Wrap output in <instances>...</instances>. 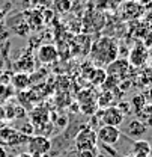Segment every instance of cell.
Returning a JSON list of instances; mask_svg holds the SVG:
<instances>
[{"label":"cell","instance_id":"cell-18","mask_svg":"<svg viewBox=\"0 0 152 157\" xmlns=\"http://www.w3.org/2000/svg\"><path fill=\"white\" fill-rule=\"evenodd\" d=\"M133 157H149V156H145V154H137V156H133Z\"/></svg>","mask_w":152,"mask_h":157},{"label":"cell","instance_id":"cell-9","mask_svg":"<svg viewBox=\"0 0 152 157\" xmlns=\"http://www.w3.org/2000/svg\"><path fill=\"white\" fill-rule=\"evenodd\" d=\"M57 50L54 45L51 44H45L42 47H39L38 50V59L41 63H53L57 59Z\"/></svg>","mask_w":152,"mask_h":157},{"label":"cell","instance_id":"cell-1","mask_svg":"<svg viewBox=\"0 0 152 157\" xmlns=\"http://www.w3.org/2000/svg\"><path fill=\"white\" fill-rule=\"evenodd\" d=\"M91 59L99 67H107L113 60L117 59L119 55V45L117 41L112 36H99L94 41L89 50Z\"/></svg>","mask_w":152,"mask_h":157},{"label":"cell","instance_id":"cell-20","mask_svg":"<svg viewBox=\"0 0 152 157\" xmlns=\"http://www.w3.org/2000/svg\"><path fill=\"white\" fill-rule=\"evenodd\" d=\"M128 157H133V156H128Z\"/></svg>","mask_w":152,"mask_h":157},{"label":"cell","instance_id":"cell-15","mask_svg":"<svg viewBox=\"0 0 152 157\" xmlns=\"http://www.w3.org/2000/svg\"><path fill=\"white\" fill-rule=\"evenodd\" d=\"M5 109H2L0 107V127H3V119H5Z\"/></svg>","mask_w":152,"mask_h":157},{"label":"cell","instance_id":"cell-2","mask_svg":"<svg viewBox=\"0 0 152 157\" xmlns=\"http://www.w3.org/2000/svg\"><path fill=\"white\" fill-rule=\"evenodd\" d=\"M27 153L33 157H42L47 156L50 151H51V140L47 136H42V135H35V136H30L27 139Z\"/></svg>","mask_w":152,"mask_h":157},{"label":"cell","instance_id":"cell-16","mask_svg":"<svg viewBox=\"0 0 152 157\" xmlns=\"http://www.w3.org/2000/svg\"><path fill=\"white\" fill-rule=\"evenodd\" d=\"M0 157H8V154H6V151H5V147L0 144Z\"/></svg>","mask_w":152,"mask_h":157},{"label":"cell","instance_id":"cell-5","mask_svg":"<svg viewBox=\"0 0 152 157\" xmlns=\"http://www.w3.org/2000/svg\"><path fill=\"white\" fill-rule=\"evenodd\" d=\"M96 139L101 145L106 147H114L119 139H120V130L119 127H112V125H101L96 130Z\"/></svg>","mask_w":152,"mask_h":157},{"label":"cell","instance_id":"cell-8","mask_svg":"<svg viewBox=\"0 0 152 157\" xmlns=\"http://www.w3.org/2000/svg\"><path fill=\"white\" fill-rule=\"evenodd\" d=\"M130 62L125 60V59H116L113 60L110 65H107V71H109V76H113V77H124L128 71H130Z\"/></svg>","mask_w":152,"mask_h":157},{"label":"cell","instance_id":"cell-13","mask_svg":"<svg viewBox=\"0 0 152 157\" xmlns=\"http://www.w3.org/2000/svg\"><path fill=\"white\" fill-rule=\"evenodd\" d=\"M131 104L134 106V110H139V112H140L146 103H145V98H143V95H135V97L133 98V103H131Z\"/></svg>","mask_w":152,"mask_h":157},{"label":"cell","instance_id":"cell-7","mask_svg":"<svg viewBox=\"0 0 152 157\" xmlns=\"http://www.w3.org/2000/svg\"><path fill=\"white\" fill-rule=\"evenodd\" d=\"M149 56H151V55H149V48H148L146 45H143V44H135L133 48H131V52H130L128 62H130V65L140 68V67H145V65L148 63Z\"/></svg>","mask_w":152,"mask_h":157},{"label":"cell","instance_id":"cell-21","mask_svg":"<svg viewBox=\"0 0 152 157\" xmlns=\"http://www.w3.org/2000/svg\"><path fill=\"white\" fill-rule=\"evenodd\" d=\"M135 2H137V0H135Z\"/></svg>","mask_w":152,"mask_h":157},{"label":"cell","instance_id":"cell-4","mask_svg":"<svg viewBox=\"0 0 152 157\" xmlns=\"http://www.w3.org/2000/svg\"><path fill=\"white\" fill-rule=\"evenodd\" d=\"M27 139L29 136L26 133H21L15 128H11V127H0V140L2 144L5 145H9V147H21V145H26L27 144Z\"/></svg>","mask_w":152,"mask_h":157},{"label":"cell","instance_id":"cell-12","mask_svg":"<svg viewBox=\"0 0 152 157\" xmlns=\"http://www.w3.org/2000/svg\"><path fill=\"white\" fill-rule=\"evenodd\" d=\"M29 83H30L29 76H27V74H24V73H20V74H17V76H14V77H12V85H14L18 91L26 89V88L29 86Z\"/></svg>","mask_w":152,"mask_h":157},{"label":"cell","instance_id":"cell-17","mask_svg":"<svg viewBox=\"0 0 152 157\" xmlns=\"http://www.w3.org/2000/svg\"><path fill=\"white\" fill-rule=\"evenodd\" d=\"M14 157H33V156H30L29 153H21V154H18V156H14Z\"/></svg>","mask_w":152,"mask_h":157},{"label":"cell","instance_id":"cell-11","mask_svg":"<svg viewBox=\"0 0 152 157\" xmlns=\"http://www.w3.org/2000/svg\"><path fill=\"white\" fill-rule=\"evenodd\" d=\"M152 148L149 145V142L146 140H135L133 145V156L137 154H145V156H151Z\"/></svg>","mask_w":152,"mask_h":157},{"label":"cell","instance_id":"cell-19","mask_svg":"<svg viewBox=\"0 0 152 157\" xmlns=\"http://www.w3.org/2000/svg\"><path fill=\"white\" fill-rule=\"evenodd\" d=\"M151 65H152V59H151Z\"/></svg>","mask_w":152,"mask_h":157},{"label":"cell","instance_id":"cell-3","mask_svg":"<svg viewBox=\"0 0 152 157\" xmlns=\"http://www.w3.org/2000/svg\"><path fill=\"white\" fill-rule=\"evenodd\" d=\"M98 139H96V132H94L91 127L81 128L76 136V148L77 151H87L96 148Z\"/></svg>","mask_w":152,"mask_h":157},{"label":"cell","instance_id":"cell-10","mask_svg":"<svg viewBox=\"0 0 152 157\" xmlns=\"http://www.w3.org/2000/svg\"><path fill=\"white\" fill-rule=\"evenodd\" d=\"M145 132H146V124L140 119H133L125 125V133L130 137H134V139L142 137L145 135Z\"/></svg>","mask_w":152,"mask_h":157},{"label":"cell","instance_id":"cell-14","mask_svg":"<svg viewBox=\"0 0 152 157\" xmlns=\"http://www.w3.org/2000/svg\"><path fill=\"white\" fill-rule=\"evenodd\" d=\"M96 148L94 150H87V151H80L78 153V157H96Z\"/></svg>","mask_w":152,"mask_h":157},{"label":"cell","instance_id":"cell-6","mask_svg":"<svg viewBox=\"0 0 152 157\" xmlns=\"http://www.w3.org/2000/svg\"><path fill=\"white\" fill-rule=\"evenodd\" d=\"M99 118H101L102 125L119 127V125H122L124 121H125V113H124L117 106H109V107H106V109L99 113Z\"/></svg>","mask_w":152,"mask_h":157}]
</instances>
